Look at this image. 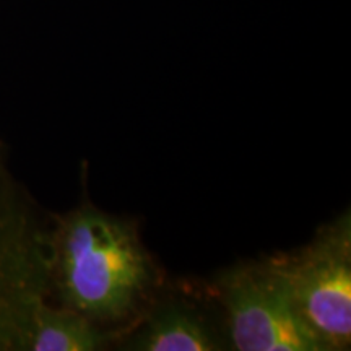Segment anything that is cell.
<instances>
[{
	"label": "cell",
	"instance_id": "obj_1",
	"mask_svg": "<svg viewBox=\"0 0 351 351\" xmlns=\"http://www.w3.org/2000/svg\"><path fill=\"white\" fill-rule=\"evenodd\" d=\"M46 244L60 306L98 327L137 322L155 301L163 276L129 219L86 202L57 221Z\"/></svg>",
	"mask_w": 351,
	"mask_h": 351
},
{
	"label": "cell",
	"instance_id": "obj_2",
	"mask_svg": "<svg viewBox=\"0 0 351 351\" xmlns=\"http://www.w3.org/2000/svg\"><path fill=\"white\" fill-rule=\"evenodd\" d=\"M324 351L351 345V215L322 225L293 252L267 257Z\"/></svg>",
	"mask_w": 351,
	"mask_h": 351
},
{
	"label": "cell",
	"instance_id": "obj_3",
	"mask_svg": "<svg viewBox=\"0 0 351 351\" xmlns=\"http://www.w3.org/2000/svg\"><path fill=\"white\" fill-rule=\"evenodd\" d=\"M213 296L225 311L230 350L324 351L267 258L221 271Z\"/></svg>",
	"mask_w": 351,
	"mask_h": 351
},
{
	"label": "cell",
	"instance_id": "obj_4",
	"mask_svg": "<svg viewBox=\"0 0 351 351\" xmlns=\"http://www.w3.org/2000/svg\"><path fill=\"white\" fill-rule=\"evenodd\" d=\"M43 241L23 225L0 221V350H21L36 307L46 301Z\"/></svg>",
	"mask_w": 351,
	"mask_h": 351
},
{
	"label": "cell",
	"instance_id": "obj_5",
	"mask_svg": "<svg viewBox=\"0 0 351 351\" xmlns=\"http://www.w3.org/2000/svg\"><path fill=\"white\" fill-rule=\"evenodd\" d=\"M134 332L121 341L122 350L134 351H218L230 350L228 337L215 326L200 306L168 298L153 301L134 324Z\"/></svg>",
	"mask_w": 351,
	"mask_h": 351
},
{
	"label": "cell",
	"instance_id": "obj_6",
	"mask_svg": "<svg viewBox=\"0 0 351 351\" xmlns=\"http://www.w3.org/2000/svg\"><path fill=\"white\" fill-rule=\"evenodd\" d=\"M108 343L109 335L96 324L64 306L43 302L26 330L23 351H93Z\"/></svg>",
	"mask_w": 351,
	"mask_h": 351
}]
</instances>
